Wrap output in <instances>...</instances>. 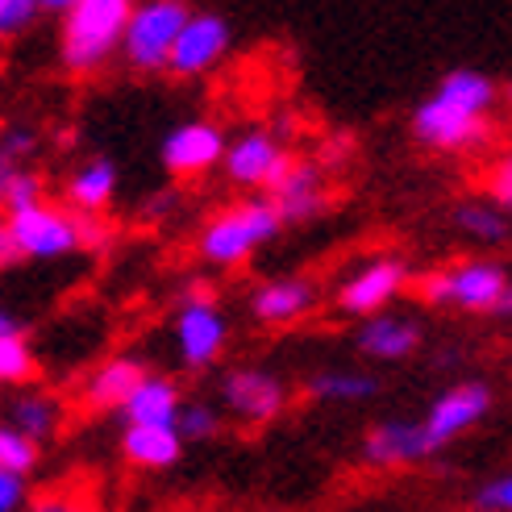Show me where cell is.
Returning a JSON list of instances; mask_svg holds the SVG:
<instances>
[{
    "instance_id": "4fadbf2b",
    "label": "cell",
    "mask_w": 512,
    "mask_h": 512,
    "mask_svg": "<svg viewBox=\"0 0 512 512\" xmlns=\"http://www.w3.org/2000/svg\"><path fill=\"white\" fill-rule=\"evenodd\" d=\"M267 200L275 204V213L284 225H304L329 209L334 192H329V175L317 159H292V167L267 192Z\"/></svg>"
},
{
    "instance_id": "60d3db41",
    "label": "cell",
    "mask_w": 512,
    "mask_h": 512,
    "mask_svg": "<svg viewBox=\"0 0 512 512\" xmlns=\"http://www.w3.org/2000/svg\"><path fill=\"white\" fill-rule=\"evenodd\" d=\"M13 329H17V325H13V317H9L5 309H0V334H13Z\"/></svg>"
},
{
    "instance_id": "e575fe53",
    "label": "cell",
    "mask_w": 512,
    "mask_h": 512,
    "mask_svg": "<svg viewBox=\"0 0 512 512\" xmlns=\"http://www.w3.org/2000/svg\"><path fill=\"white\" fill-rule=\"evenodd\" d=\"M175 204H179V196H175V192H155V196H150V200L142 204V217H146V221H163V217H171Z\"/></svg>"
},
{
    "instance_id": "52a82bcc",
    "label": "cell",
    "mask_w": 512,
    "mask_h": 512,
    "mask_svg": "<svg viewBox=\"0 0 512 512\" xmlns=\"http://www.w3.org/2000/svg\"><path fill=\"white\" fill-rule=\"evenodd\" d=\"M288 383L267 367H234L217 383V408L221 417H234L246 429H263L288 413Z\"/></svg>"
},
{
    "instance_id": "74e56055",
    "label": "cell",
    "mask_w": 512,
    "mask_h": 512,
    "mask_svg": "<svg viewBox=\"0 0 512 512\" xmlns=\"http://www.w3.org/2000/svg\"><path fill=\"white\" fill-rule=\"evenodd\" d=\"M21 171V163H13L9 155H0V200H5V188H9V179Z\"/></svg>"
},
{
    "instance_id": "d6a6232c",
    "label": "cell",
    "mask_w": 512,
    "mask_h": 512,
    "mask_svg": "<svg viewBox=\"0 0 512 512\" xmlns=\"http://www.w3.org/2000/svg\"><path fill=\"white\" fill-rule=\"evenodd\" d=\"M75 221H80V250H105L113 242V225L105 217H80L75 213Z\"/></svg>"
},
{
    "instance_id": "8992f818",
    "label": "cell",
    "mask_w": 512,
    "mask_h": 512,
    "mask_svg": "<svg viewBox=\"0 0 512 512\" xmlns=\"http://www.w3.org/2000/svg\"><path fill=\"white\" fill-rule=\"evenodd\" d=\"M229 342V321L217 304L213 284L204 279H192V284L179 292V313H175V350L179 363L188 371H204L213 367L217 358L225 354Z\"/></svg>"
},
{
    "instance_id": "7c38bea8",
    "label": "cell",
    "mask_w": 512,
    "mask_h": 512,
    "mask_svg": "<svg viewBox=\"0 0 512 512\" xmlns=\"http://www.w3.org/2000/svg\"><path fill=\"white\" fill-rule=\"evenodd\" d=\"M229 46H234V30H229V21L221 13H188L184 30H179L171 46L167 71L179 75V80H200V75L221 67Z\"/></svg>"
},
{
    "instance_id": "30bf717a",
    "label": "cell",
    "mask_w": 512,
    "mask_h": 512,
    "mask_svg": "<svg viewBox=\"0 0 512 512\" xmlns=\"http://www.w3.org/2000/svg\"><path fill=\"white\" fill-rule=\"evenodd\" d=\"M492 413V388L483 379H458L446 392L433 396L429 413L421 417V433L433 454L450 450L463 433H471L479 421H488Z\"/></svg>"
},
{
    "instance_id": "d590c367",
    "label": "cell",
    "mask_w": 512,
    "mask_h": 512,
    "mask_svg": "<svg viewBox=\"0 0 512 512\" xmlns=\"http://www.w3.org/2000/svg\"><path fill=\"white\" fill-rule=\"evenodd\" d=\"M13 263H21V250L9 234V221H0V271H9Z\"/></svg>"
},
{
    "instance_id": "ffe728a7",
    "label": "cell",
    "mask_w": 512,
    "mask_h": 512,
    "mask_svg": "<svg viewBox=\"0 0 512 512\" xmlns=\"http://www.w3.org/2000/svg\"><path fill=\"white\" fill-rule=\"evenodd\" d=\"M117 196V167L109 159H88L67 179V209L80 217H105Z\"/></svg>"
},
{
    "instance_id": "ac0fdd59",
    "label": "cell",
    "mask_w": 512,
    "mask_h": 512,
    "mask_svg": "<svg viewBox=\"0 0 512 512\" xmlns=\"http://www.w3.org/2000/svg\"><path fill=\"white\" fill-rule=\"evenodd\" d=\"M146 363L134 354H113L105 358L84 383V408L88 413H121V404L130 400V392L146 379Z\"/></svg>"
},
{
    "instance_id": "cb8c5ba5",
    "label": "cell",
    "mask_w": 512,
    "mask_h": 512,
    "mask_svg": "<svg viewBox=\"0 0 512 512\" xmlns=\"http://www.w3.org/2000/svg\"><path fill=\"white\" fill-rule=\"evenodd\" d=\"M454 229L463 234L467 242H479V246H500L508 242V213L500 209V204H492L488 196H475V200H463L454 209Z\"/></svg>"
},
{
    "instance_id": "7a4b0ae2",
    "label": "cell",
    "mask_w": 512,
    "mask_h": 512,
    "mask_svg": "<svg viewBox=\"0 0 512 512\" xmlns=\"http://www.w3.org/2000/svg\"><path fill=\"white\" fill-rule=\"evenodd\" d=\"M279 229H284V221H279L275 204L267 196H246V200L229 204V209H221L217 217L204 221L196 250L209 267L234 271V267L250 263L267 242H275Z\"/></svg>"
},
{
    "instance_id": "f546056e",
    "label": "cell",
    "mask_w": 512,
    "mask_h": 512,
    "mask_svg": "<svg viewBox=\"0 0 512 512\" xmlns=\"http://www.w3.org/2000/svg\"><path fill=\"white\" fill-rule=\"evenodd\" d=\"M483 192H488L492 204H500L504 213H512V146L488 167V179H483Z\"/></svg>"
},
{
    "instance_id": "f1b7e54d",
    "label": "cell",
    "mask_w": 512,
    "mask_h": 512,
    "mask_svg": "<svg viewBox=\"0 0 512 512\" xmlns=\"http://www.w3.org/2000/svg\"><path fill=\"white\" fill-rule=\"evenodd\" d=\"M471 512H512V471L483 479L471 496Z\"/></svg>"
},
{
    "instance_id": "5b68a950",
    "label": "cell",
    "mask_w": 512,
    "mask_h": 512,
    "mask_svg": "<svg viewBox=\"0 0 512 512\" xmlns=\"http://www.w3.org/2000/svg\"><path fill=\"white\" fill-rule=\"evenodd\" d=\"M188 13H192L188 0H134L130 21H125V34H121V50H117L125 67H134L138 75L167 71L171 46L179 30H184Z\"/></svg>"
},
{
    "instance_id": "3957f363",
    "label": "cell",
    "mask_w": 512,
    "mask_h": 512,
    "mask_svg": "<svg viewBox=\"0 0 512 512\" xmlns=\"http://www.w3.org/2000/svg\"><path fill=\"white\" fill-rule=\"evenodd\" d=\"M134 0H75L63 13L59 59L71 75H92L105 67L117 50Z\"/></svg>"
},
{
    "instance_id": "4dcf8cb0",
    "label": "cell",
    "mask_w": 512,
    "mask_h": 512,
    "mask_svg": "<svg viewBox=\"0 0 512 512\" xmlns=\"http://www.w3.org/2000/svg\"><path fill=\"white\" fill-rule=\"evenodd\" d=\"M34 17H38V0H0V42L30 30Z\"/></svg>"
},
{
    "instance_id": "4316f807",
    "label": "cell",
    "mask_w": 512,
    "mask_h": 512,
    "mask_svg": "<svg viewBox=\"0 0 512 512\" xmlns=\"http://www.w3.org/2000/svg\"><path fill=\"white\" fill-rule=\"evenodd\" d=\"M34 375V350L21 338V329L0 334V383H25Z\"/></svg>"
},
{
    "instance_id": "7402d4cb",
    "label": "cell",
    "mask_w": 512,
    "mask_h": 512,
    "mask_svg": "<svg viewBox=\"0 0 512 512\" xmlns=\"http://www.w3.org/2000/svg\"><path fill=\"white\" fill-rule=\"evenodd\" d=\"M179 404H184V396H179L175 379L146 375L130 392V400L121 404V417H125V425H175Z\"/></svg>"
},
{
    "instance_id": "d6986e66",
    "label": "cell",
    "mask_w": 512,
    "mask_h": 512,
    "mask_svg": "<svg viewBox=\"0 0 512 512\" xmlns=\"http://www.w3.org/2000/svg\"><path fill=\"white\" fill-rule=\"evenodd\" d=\"M304 396L317 404H371L379 396V375L363 367H321L304 379Z\"/></svg>"
},
{
    "instance_id": "277c9868",
    "label": "cell",
    "mask_w": 512,
    "mask_h": 512,
    "mask_svg": "<svg viewBox=\"0 0 512 512\" xmlns=\"http://www.w3.org/2000/svg\"><path fill=\"white\" fill-rule=\"evenodd\" d=\"M508 267L500 259H463L450 267H433L413 279V288L421 304L429 309H454V313H471V317H492L496 304L508 288Z\"/></svg>"
},
{
    "instance_id": "f35d334b",
    "label": "cell",
    "mask_w": 512,
    "mask_h": 512,
    "mask_svg": "<svg viewBox=\"0 0 512 512\" xmlns=\"http://www.w3.org/2000/svg\"><path fill=\"white\" fill-rule=\"evenodd\" d=\"M492 317L512 321V279H508V288H504V296H500V304H496V313H492Z\"/></svg>"
},
{
    "instance_id": "484cf974",
    "label": "cell",
    "mask_w": 512,
    "mask_h": 512,
    "mask_svg": "<svg viewBox=\"0 0 512 512\" xmlns=\"http://www.w3.org/2000/svg\"><path fill=\"white\" fill-rule=\"evenodd\" d=\"M34 467H38V446L25 433H17L9 421H0V471L25 479Z\"/></svg>"
},
{
    "instance_id": "1f68e13d",
    "label": "cell",
    "mask_w": 512,
    "mask_h": 512,
    "mask_svg": "<svg viewBox=\"0 0 512 512\" xmlns=\"http://www.w3.org/2000/svg\"><path fill=\"white\" fill-rule=\"evenodd\" d=\"M38 150V134L30 125H13V130L0 134V155H9L13 163H25Z\"/></svg>"
},
{
    "instance_id": "d4e9b609",
    "label": "cell",
    "mask_w": 512,
    "mask_h": 512,
    "mask_svg": "<svg viewBox=\"0 0 512 512\" xmlns=\"http://www.w3.org/2000/svg\"><path fill=\"white\" fill-rule=\"evenodd\" d=\"M221 425H225L221 408L209 404V400H184V404H179V413H175L179 442H213L221 433Z\"/></svg>"
},
{
    "instance_id": "7bdbcfd3",
    "label": "cell",
    "mask_w": 512,
    "mask_h": 512,
    "mask_svg": "<svg viewBox=\"0 0 512 512\" xmlns=\"http://www.w3.org/2000/svg\"><path fill=\"white\" fill-rule=\"evenodd\" d=\"M263 512H279V508H263Z\"/></svg>"
},
{
    "instance_id": "8d00e7d4",
    "label": "cell",
    "mask_w": 512,
    "mask_h": 512,
    "mask_svg": "<svg viewBox=\"0 0 512 512\" xmlns=\"http://www.w3.org/2000/svg\"><path fill=\"white\" fill-rule=\"evenodd\" d=\"M34 512H92V508H80V504H71V500H59V496H42L34 504Z\"/></svg>"
},
{
    "instance_id": "83f0119b",
    "label": "cell",
    "mask_w": 512,
    "mask_h": 512,
    "mask_svg": "<svg viewBox=\"0 0 512 512\" xmlns=\"http://www.w3.org/2000/svg\"><path fill=\"white\" fill-rule=\"evenodd\" d=\"M46 200V188H42V175L30 171V167H21L13 179H9V188H5V200H0V209H5L9 217L13 213H25V209H34V204Z\"/></svg>"
},
{
    "instance_id": "2e32d148",
    "label": "cell",
    "mask_w": 512,
    "mask_h": 512,
    "mask_svg": "<svg viewBox=\"0 0 512 512\" xmlns=\"http://www.w3.org/2000/svg\"><path fill=\"white\" fill-rule=\"evenodd\" d=\"M225 134L213 121H184L163 138V167L179 179H200L213 167H221L225 155Z\"/></svg>"
},
{
    "instance_id": "ba28073f",
    "label": "cell",
    "mask_w": 512,
    "mask_h": 512,
    "mask_svg": "<svg viewBox=\"0 0 512 512\" xmlns=\"http://www.w3.org/2000/svg\"><path fill=\"white\" fill-rule=\"evenodd\" d=\"M413 284V267H408L400 254H375V259L358 263L334 292V309L342 317L367 321L404 296V288Z\"/></svg>"
},
{
    "instance_id": "9c48e42d",
    "label": "cell",
    "mask_w": 512,
    "mask_h": 512,
    "mask_svg": "<svg viewBox=\"0 0 512 512\" xmlns=\"http://www.w3.org/2000/svg\"><path fill=\"white\" fill-rule=\"evenodd\" d=\"M292 167V150L279 142L267 125L259 130H246L234 142H225V155H221V171L234 188H246L250 196H267L284 171Z\"/></svg>"
},
{
    "instance_id": "e0dca14e",
    "label": "cell",
    "mask_w": 512,
    "mask_h": 512,
    "mask_svg": "<svg viewBox=\"0 0 512 512\" xmlns=\"http://www.w3.org/2000/svg\"><path fill=\"white\" fill-rule=\"evenodd\" d=\"M421 338H425V329L417 317L383 309L367 321H358L354 346H358V354L375 358V363H404V358H413L421 350Z\"/></svg>"
},
{
    "instance_id": "6da1fadb",
    "label": "cell",
    "mask_w": 512,
    "mask_h": 512,
    "mask_svg": "<svg viewBox=\"0 0 512 512\" xmlns=\"http://www.w3.org/2000/svg\"><path fill=\"white\" fill-rule=\"evenodd\" d=\"M496 100L500 88L492 84V75L475 67H454L417 105L413 138L433 155H479L496 134L492 130Z\"/></svg>"
},
{
    "instance_id": "603a6c76",
    "label": "cell",
    "mask_w": 512,
    "mask_h": 512,
    "mask_svg": "<svg viewBox=\"0 0 512 512\" xmlns=\"http://www.w3.org/2000/svg\"><path fill=\"white\" fill-rule=\"evenodd\" d=\"M9 425L17 433H25L34 446H42V442L55 438L59 425H63V400L50 396V392H25L9 404Z\"/></svg>"
},
{
    "instance_id": "b9f144b4",
    "label": "cell",
    "mask_w": 512,
    "mask_h": 512,
    "mask_svg": "<svg viewBox=\"0 0 512 512\" xmlns=\"http://www.w3.org/2000/svg\"><path fill=\"white\" fill-rule=\"evenodd\" d=\"M504 100H508V105H512V84H508V88H504Z\"/></svg>"
},
{
    "instance_id": "8fae6325",
    "label": "cell",
    "mask_w": 512,
    "mask_h": 512,
    "mask_svg": "<svg viewBox=\"0 0 512 512\" xmlns=\"http://www.w3.org/2000/svg\"><path fill=\"white\" fill-rule=\"evenodd\" d=\"M9 234L21 250V259H63V254L80 250V221H75L71 209H59L50 200L25 213H13Z\"/></svg>"
},
{
    "instance_id": "836d02e7",
    "label": "cell",
    "mask_w": 512,
    "mask_h": 512,
    "mask_svg": "<svg viewBox=\"0 0 512 512\" xmlns=\"http://www.w3.org/2000/svg\"><path fill=\"white\" fill-rule=\"evenodd\" d=\"M25 504V479L0 471V512H21Z\"/></svg>"
},
{
    "instance_id": "ab89813d",
    "label": "cell",
    "mask_w": 512,
    "mask_h": 512,
    "mask_svg": "<svg viewBox=\"0 0 512 512\" xmlns=\"http://www.w3.org/2000/svg\"><path fill=\"white\" fill-rule=\"evenodd\" d=\"M71 5H75V0H38V13L46 9V13H59V17H63Z\"/></svg>"
},
{
    "instance_id": "9a60e30c",
    "label": "cell",
    "mask_w": 512,
    "mask_h": 512,
    "mask_svg": "<svg viewBox=\"0 0 512 512\" xmlns=\"http://www.w3.org/2000/svg\"><path fill=\"white\" fill-rule=\"evenodd\" d=\"M429 458L433 450L421 433V421H408V417H383L363 438V463L375 471H404V467L429 463Z\"/></svg>"
},
{
    "instance_id": "44dd1931",
    "label": "cell",
    "mask_w": 512,
    "mask_h": 512,
    "mask_svg": "<svg viewBox=\"0 0 512 512\" xmlns=\"http://www.w3.org/2000/svg\"><path fill=\"white\" fill-rule=\"evenodd\" d=\"M121 454L142 471H167V467L179 463L184 442H179L175 425H125Z\"/></svg>"
},
{
    "instance_id": "5bb4252c",
    "label": "cell",
    "mask_w": 512,
    "mask_h": 512,
    "mask_svg": "<svg viewBox=\"0 0 512 512\" xmlns=\"http://www.w3.org/2000/svg\"><path fill=\"white\" fill-rule=\"evenodd\" d=\"M317 304H321V292L313 279L279 275V279H263V284L250 292V317L267 329H288V325L309 321L317 313Z\"/></svg>"
}]
</instances>
